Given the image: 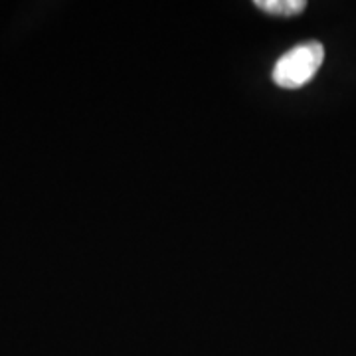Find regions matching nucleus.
<instances>
[{"instance_id": "nucleus-1", "label": "nucleus", "mask_w": 356, "mask_h": 356, "mask_svg": "<svg viewBox=\"0 0 356 356\" xmlns=\"http://www.w3.org/2000/svg\"><path fill=\"white\" fill-rule=\"evenodd\" d=\"M325 60V48L318 42H305L283 54L273 67V81L285 89H299L317 76Z\"/></svg>"}, {"instance_id": "nucleus-2", "label": "nucleus", "mask_w": 356, "mask_h": 356, "mask_svg": "<svg viewBox=\"0 0 356 356\" xmlns=\"http://www.w3.org/2000/svg\"><path fill=\"white\" fill-rule=\"evenodd\" d=\"M255 6L275 16H297L305 10V0H255Z\"/></svg>"}]
</instances>
